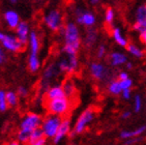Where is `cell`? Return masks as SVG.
<instances>
[{
  "instance_id": "31",
  "label": "cell",
  "mask_w": 146,
  "mask_h": 145,
  "mask_svg": "<svg viewBox=\"0 0 146 145\" xmlns=\"http://www.w3.org/2000/svg\"><path fill=\"white\" fill-rule=\"evenodd\" d=\"M115 18V13L112 9H107L105 13V21L107 24H112Z\"/></svg>"
},
{
  "instance_id": "27",
  "label": "cell",
  "mask_w": 146,
  "mask_h": 145,
  "mask_svg": "<svg viewBox=\"0 0 146 145\" xmlns=\"http://www.w3.org/2000/svg\"><path fill=\"white\" fill-rule=\"evenodd\" d=\"M63 90L65 92V95L68 96V98H70V96H73L75 94V92H76V89H75V85L70 81H66L64 84H63Z\"/></svg>"
},
{
  "instance_id": "37",
  "label": "cell",
  "mask_w": 146,
  "mask_h": 145,
  "mask_svg": "<svg viewBox=\"0 0 146 145\" xmlns=\"http://www.w3.org/2000/svg\"><path fill=\"white\" fill-rule=\"evenodd\" d=\"M141 138L140 136H138V137H134V138H131V139H127V142L124 143V144H127V145H129V144H135V143L139 142V141H141Z\"/></svg>"
},
{
  "instance_id": "8",
  "label": "cell",
  "mask_w": 146,
  "mask_h": 145,
  "mask_svg": "<svg viewBox=\"0 0 146 145\" xmlns=\"http://www.w3.org/2000/svg\"><path fill=\"white\" fill-rule=\"evenodd\" d=\"M90 74L93 79L98 81H106L109 77V71L106 69L104 64L98 63V62H93L90 65Z\"/></svg>"
},
{
  "instance_id": "11",
  "label": "cell",
  "mask_w": 146,
  "mask_h": 145,
  "mask_svg": "<svg viewBox=\"0 0 146 145\" xmlns=\"http://www.w3.org/2000/svg\"><path fill=\"white\" fill-rule=\"evenodd\" d=\"M77 22L80 25L92 27L96 24V17L91 13H82L81 11H77Z\"/></svg>"
},
{
  "instance_id": "45",
  "label": "cell",
  "mask_w": 146,
  "mask_h": 145,
  "mask_svg": "<svg viewBox=\"0 0 146 145\" xmlns=\"http://www.w3.org/2000/svg\"><path fill=\"white\" fill-rule=\"evenodd\" d=\"M9 1H11V3H16L18 1V0H9Z\"/></svg>"
},
{
  "instance_id": "18",
  "label": "cell",
  "mask_w": 146,
  "mask_h": 145,
  "mask_svg": "<svg viewBox=\"0 0 146 145\" xmlns=\"http://www.w3.org/2000/svg\"><path fill=\"white\" fill-rule=\"evenodd\" d=\"M112 36H113V39H114V41H115V42L117 43L120 47L127 48V44H129V43H127V39L122 35V33H121V30L119 29V28H113Z\"/></svg>"
},
{
  "instance_id": "34",
  "label": "cell",
  "mask_w": 146,
  "mask_h": 145,
  "mask_svg": "<svg viewBox=\"0 0 146 145\" xmlns=\"http://www.w3.org/2000/svg\"><path fill=\"white\" fill-rule=\"evenodd\" d=\"M106 53H107V49H106V47H105L104 45H101V46H98V57L100 59L102 58H104L105 55H106Z\"/></svg>"
},
{
  "instance_id": "12",
  "label": "cell",
  "mask_w": 146,
  "mask_h": 145,
  "mask_svg": "<svg viewBox=\"0 0 146 145\" xmlns=\"http://www.w3.org/2000/svg\"><path fill=\"white\" fill-rule=\"evenodd\" d=\"M3 19L5 21L7 27L11 29H16V27L20 23L19 15L14 11H6L3 15Z\"/></svg>"
},
{
  "instance_id": "43",
  "label": "cell",
  "mask_w": 146,
  "mask_h": 145,
  "mask_svg": "<svg viewBox=\"0 0 146 145\" xmlns=\"http://www.w3.org/2000/svg\"><path fill=\"white\" fill-rule=\"evenodd\" d=\"M125 67H127V70H131V69L133 67V63L132 62H129V61H127L125 62Z\"/></svg>"
},
{
  "instance_id": "29",
  "label": "cell",
  "mask_w": 146,
  "mask_h": 145,
  "mask_svg": "<svg viewBox=\"0 0 146 145\" xmlns=\"http://www.w3.org/2000/svg\"><path fill=\"white\" fill-rule=\"evenodd\" d=\"M7 102H6L5 91L0 90V112H5L7 110Z\"/></svg>"
},
{
  "instance_id": "15",
  "label": "cell",
  "mask_w": 146,
  "mask_h": 145,
  "mask_svg": "<svg viewBox=\"0 0 146 145\" xmlns=\"http://www.w3.org/2000/svg\"><path fill=\"white\" fill-rule=\"evenodd\" d=\"M110 63L112 67H120L122 64H125L127 61V57L125 54L120 52H113L110 54Z\"/></svg>"
},
{
  "instance_id": "28",
  "label": "cell",
  "mask_w": 146,
  "mask_h": 145,
  "mask_svg": "<svg viewBox=\"0 0 146 145\" xmlns=\"http://www.w3.org/2000/svg\"><path fill=\"white\" fill-rule=\"evenodd\" d=\"M133 28H134V30L141 33V32H143V31L146 30V19L144 20H136L135 24L133 25Z\"/></svg>"
},
{
  "instance_id": "10",
  "label": "cell",
  "mask_w": 146,
  "mask_h": 145,
  "mask_svg": "<svg viewBox=\"0 0 146 145\" xmlns=\"http://www.w3.org/2000/svg\"><path fill=\"white\" fill-rule=\"evenodd\" d=\"M16 34H17V37L20 39V42L23 43L24 45L27 44L28 42V37H29V26L26 22H22L20 21V23L18 24V26L16 27Z\"/></svg>"
},
{
  "instance_id": "32",
  "label": "cell",
  "mask_w": 146,
  "mask_h": 145,
  "mask_svg": "<svg viewBox=\"0 0 146 145\" xmlns=\"http://www.w3.org/2000/svg\"><path fill=\"white\" fill-rule=\"evenodd\" d=\"M119 83H120L121 89L122 90L129 89V88H132V86H133V80L129 78L123 79V80H119Z\"/></svg>"
},
{
  "instance_id": "9",
  "label": "cell",
  "mask_w": 146,
  "mask_h": 145,
  "mask_svg": "<svg viewBox=\"0 0 146 145\" xmlns=\"http://www.w3.org/2000/svg\"><path fill=\"white\" fill-rule=\"evenodd\" d=\"M70 133V120L68 118H63L61 120V123L59 126L58 131L56 135L53 137V143L54 144H58L64 139Z\"/></svg>"
},
{
  "instance_id": "38",
  "label": "cell",
  "mask_w": 146,
  "mask_h": 145,
  "mask_svg": "<svg viewBox=\"0 0 146 145\" xmlns=\"http://www.w3.org/2000/svg\"><path fill=\"white\" fill-rule=\"evenodd\" d=\"M47 143V137H42L40 139L36 140L32 145H45Z\"/></svg>"
},
{
  "instance_id": "3",
  "label": "cell",
  "mask_w": 146,
  "mask_h": 145,
  "mask_svg": "<svg viewBox=\"0 0 146 145\" xmlns=\"http://www.w3.org/2000/svg\"><path fill=\"white\" fill-rule=\"evenodd\" d=\"M63 37H64V44L74 47L79 51L81 47V37H80V31L76 24L68 23L63 27Z\"/></svg>"
},
{
  "instance_id": "4",
  "label": "cell",
  "mask_w": 146,
  "mask_h": 145,
  "mask_svg": "<svg viewBox=\"0 0 146 145\" xmlns=\"http://www.w3.org/2000/svg\"><path fill=\"white\" fill-rule=\"evenodd\" d=\"M96 117V110L92 108H87L84 112H82V114L79 116L76 124L74 126L73 132L70 133L73 135H80L87 128L88 124L92 122L93 119Z\"/></svg>"
},
{
  "instance_id": "1",
  "label": "cell",
  "mask_w": 146,
  "mask_h": 145,
  "mask_svg": "<svg viewBox=\"0 0 146 145\" xmlns=\"http://www.w3.org/2000/svg\"><path fill=\"white\" fill-rule=\"evenodd\" d=\"M46 108L49 114L59 115V116H64L68 113L70 109V102L68 96L64 98H54V100H47Z\"/></svg>"
},
{
  "instance_id": "30",
  "label": "cell",
  "mask_w": 146,
  "mask_h": 145,
  "mask_svg": "<svg viewBox=\"0 0 146 145\" xmlns=\"http://www.w3.org/2000/svg\"><path fill=\"white\" fill-rule=\"evenodd\" d=\"M146 19V3L138 7L136 11V20H144Z\"/></svg>"
},
{
  "instance_id": "42",
  "label": "cell",
  "mask_w": 146,
  "mask_h": 145,
  "mask_svg": "<svg viewBox=\"0 0 146 145\" xmlns=\"http://www.w3.org/2000/svg\"><path fill=\"white\" fill-rule=\"evenodd\" d=\"M131 115H132V113L129 111H125V112H123L122 114H121V117L123 118V119H127V118H129L131 117Z\"/></svg>"
},
{
  "instance_id": "2",
  "label": "cell",
  "mask_w": 146,
  "mask_h": 145,
  "mask_svg": "<svg viewBox=\"0 0 146 145\" xmlns=\"http://www.w3.org/2000/svg\"><path fill=\"white\" fill-rule=\"evenodd\" d=\"M62 117L59 115H54V114H49L48 116H46L42 121L40 128H42V132L45 137H47V139H53V137L56 135L57 131H58L59 126L61 123Z\"/></svg>"
},
{
  "instance_id": "6",
  "label": "cell",
  "mask_w": 146,
  "mask_h": 145,
  "mask_svg": "<svg viewBox=\"0 0 146 145\" xmlns=\"http://www.w3.org/2000/svg\"><path fill=\"white\" fill-rule=\"evenodd\" d=\"M44 22L46 26L51 29L52 31H59L62 27V15L58 9H53V11H49L44 18Z\"/></svg>"
},
{
  "instance_id": "13",
  "label": "cell",
  "mask_w": 146,
  "mask_h": 145,
  "mask_svg": "<svg viewBox=\"0 0 146 145\" xmlns=\"http://www.w3.org/2000/svg\"><path fill=\"white\" fill-rule=\"evenodd\" d=\"M28 43L29 48H30V54L38 55L39 49H40V42H39V37L35 31H31L29 33Z\"/></svg>"
},
{
  "instance_id": "22",
  "label": "cell",
  "mask_w": 146,
  "mask_h": 145,
  "mask_svg": "<svg viewBox=\"0 0 146 145\" xmlns=\"http://www.w3.org/2000/svg\"><path fill=\"white\" fill-rule=\"evenodd\" d=\"M108 90L111 94L113 95H118L120 94L122 89H121L120 83H119V80H113V81L109 82V85H108Z\"/></svg>"
},
{
  "instance_id": "39",
  "label": "cell",
  "mask_w": 146,
  "mask_h": 145,
  "mask_svg": "<svg viewBox=\"0 0 146 145\" xmlns=\"http://www.w3.org/2000/svg\"><path fill=\"white\" fill-rule=\"evenodd\" d=\"M5 60H6L5 53L3 52L2 48H1V46H0V64H3L4 62H5Z\"/></svg>"
},
{
  "instance_id": "36",
  "label": "cell",
  "mask_w": 146,
  "mask_h": 145,
  "mask_svg": "<svg viewBox=\"0 0 146 145\" xmlns=\"http://www.w3.org/2000/svg\"><path fill=\"white\" fill-rule=\"evenodd\" d=\"M121 93H122V98H123L124 100H129L131 96H132V90H131V88H129V89L122 90Z\"/></svg>"
},
{
  "instance_id": "41",
  "label": "cell",
  "mask_w": 146,
  "mask_h": 145,
  "mask_svg": "<svg viewBox=\"0 0 146 145\" xmlns=\"http://www.w3.org/2000/svg\"><path fill=\"white\" fill-rule=\"evenodd\" d=\"M140 41L143 43L144 45H146V30L140 33Z\"/></svg>"
},
{
  "instance_id": "20",
  "label": "cell",
  "mask_w": 146,
  "mask_h": 145,
  "mask_svg": "<svg viewBox=\"0 0 146 145\" xmlns=\"http://www.w3.org/2000/svg\"><path fill=\"white\" fill-rule=\"evenodd\" d=\"M40 67V62H39L38 55L35 54H29L28 57V69L31 72H36Z\"/></svg>"
},
{
  "instance_id": "33",
  "label": "cell",
  "mask_w": 146,
  "mask_h": 145,
  "mask_svg": "<svg viewBox=\"0 0 146 145\" xmlns=\"http://www.w3.org/2000/svg\"><path fill=\"white\" fill-rule=\"evenodd\" d=\"M134 108L135 112H140L142 109V98L139 94H137L134 98Z\"/></svg>"
},
{
  "instance_id": "16",
  "label": "cell",
  "mask_w": 146,
  "mask_h": 145,
  "mask_svg": "<svg viewBox=\"0 0 146 145\" xmlns=\"http://www.w3.org/2000/svg\"><path fill=\"white\" fill-rule=\"evenodd\" d=\"M57 69H58V67H55V65H53V64H51L50 67H48L47 69L45 70V72H44V75H42V85H47V84H49L51 81H52V79L56 76L57 74Z\"/></svg>"
},
{
  "instance_id": "26",
  "label": "cell",
  "mask_w": 146,
  "mask_h": 145,
  "mask_svg": "<svg viewBox=\"0 0 146 145\" xmlns=\"http://www.w3.org/2000/svg\"><path fill=\"white\" fill-rule=\"evenodd\" d=\"M31 131L26 130V128H21L18 132V141L21 143H28L29 139H30Z\"/></svg>"
},
{
  "instance_id": "17",
  "label": "cell",
  "mask_w": 146,
  "mask_h": 145,
  "mask_svg": "<svg viewBox=\"0 0 146 145\" xmlns=\"http://www.w3.org/2000/svg\"><path fill=\"white\" fill-rule=\"evenodd\" d=\"M146 131V126H140L137 130H134V131H122L120 133V138L121 139H131V138H134V137L141 136L142 134H144Z\"/></svg>"
},
{
  "instance_id": "24",
  "label": "cell",
  "mask_w": 146,
  "mask_h": 145,
  "mask_svg": "<svg viewBox=\"0 0 146 145\" xmlns=\"http://www.w3.org/2000/svg\"><path fill=\"white\" fill-rule=\"evenodd\" d=\"M127 49L129 53L132 54L133 56L137 57V58H142L144 56V51L139 47H137L136 45H134V44H127Z\"/></svg>"
},
{
  "instance_id": "5",
  "label": "cell",
  "mask_w": 146,
  "mask_h": 145,
  "mask_svg": "<svg viewBox=\"0 0 146 145\" xmlns=\"http://www.w3.org/2000/svg\"><path fill=\"white\" fill-rule=\"evenodd\" d=\"M0 43L5 50L11 51L13 53H19L25 49V45L20 42V39L17 36L3 33L1 31H0Z\"/></svg>"
},
{
  "instance_id": "44",
  "label": "cell",
  "mask_w": 146,
  "mask_h": 145,
  "mask_svg": "<svg viewBox=\"0 0 146 145\" xmlns=\"http://www.w3.org/2000/svg\"><path fill=\"white\" fill-rule=\"evenodd\" d=\"M100 0H91V3H93V4H96V3H98Z\"/></svg>"
},
{
  "instance_id": "25",
  "label": "cell",
  "mask_w": 146,
  "mask_h": 145,
  "mask_svg": "<svg viewBox=\"0 0 146 145\" xmlns=\"http://www.w3.org/2000/svg\"><path fill=\"white\" fill-rule=\"evenodd\" d=\"M42 137H45V135H44V132H42V128L40 126H38V128H34V130H32L31 131V135H30V139H29V142L28 144H33L36 140L40 139V138H42Z\"/></svg>"
},
{
  "instance_id": "7",
  "label": "cell",
  "mask_w": 146,
  "mask_h": 145,
  "mask_svg": "<svg viewBox=\"0 0 146 145\" xmlns=\"http://www.w3.org/2000/svg\"><path fill=\"white\" fill-rule=\"evenodd\" d=\"M42 121V118L40 115L36 114V113H29V114L25 115L23 117L20 128H26L29 131H32L34 128L40 126Z\"/></svg>"
},
{
  "instance_id": "14",
  "label": "cell",
  "mask_w": 146,
  "mask_h": 145,
  "mask_svg": "<svg viewBox=\"0 0 146 145\" xmlns=\"http://www.w3.org/2000/svg\"><path fill=\"white\" fill-rule=\"evenodd\" d=\"M65 92L63 90V87L56 85V86H52L47 89L46 91V98L47 100H54V98H64Z\"/></svg>"
},
{
  "instance_id": "21",
  "label": "cell",
  "mask_w": 146,
  "mask_h": 145,
  "mask_svg": "<svg viewBox=\"0 0 146 145\" xmlns=\"http://www.w3.org/2000/svg\"><path fill=\"white\" fill-rule=\"evenodd\" d=\"M68 71L66 74H73L78 69V58L77 55H68Z\"/></svg>"
},
{
  "instance_id": "35",
  "label": "cell",
  "mask_w": 146,
  "mask_h": 145,
  "mask_svg": "<svg viewBox=\"0 0 146 145\" xmlns=\"http://www.w3.org/2000/svg\"><path fill=\"white\" fill-rule=\"evenodd\" d=\"M17 93H18V95H19V96H21V98H25V96H27V95H28V90L26 89L25 87L20 86L19 88H18Z\"/></svg>"
},
{
  "instance_id": "19",
  "label": "cell",
  "mask_w": 146,
  "mask_h": 145,
  "mask_svg": "<svg viewBox=\"0 0 146 145\" xmlns=\"http://www.w3.org/2000/svg\"><path fill=\"white\" fill-rule=\"evenodd\" d=\"M96 39H98L96 30V29H93V28L89 27V29H88L87 32H86V35H85V39H84L85 46H87V47L93 46L94 44H96Z\"/></svg>"
},
{
  "instance_id": "23",
  "label": "cell",
  "mask_w": 146,
  "mask_h": 145,
  "mask_svg": "<svg viewBox=\"0 0 146 145\" xmlns=\"http://www.w3.org/2000/svg\"><path fill=\"white\" fill-rule=\"evenodd\" d=\"M5 96H6V102H7L9 107H16L18 105L19 95H18L17 92L7 91V92H5Z\"/></svg>"
},
{
  "instance_id": "40",
  "label": "cell",
  "mask_w": 146,
  "mask_h": 145,
  "mask_svg": "<svg viewBox=\"0 0 146 145\" xmlns=\"http://www.w3.org/2000/svg\"><path fill=\"white\" fill-rule=\"evenodd\" d=\"M118 80H123V79H127L129 78V75H127V72H120L118 74Z\"/></svg>"
}]
</instances>
